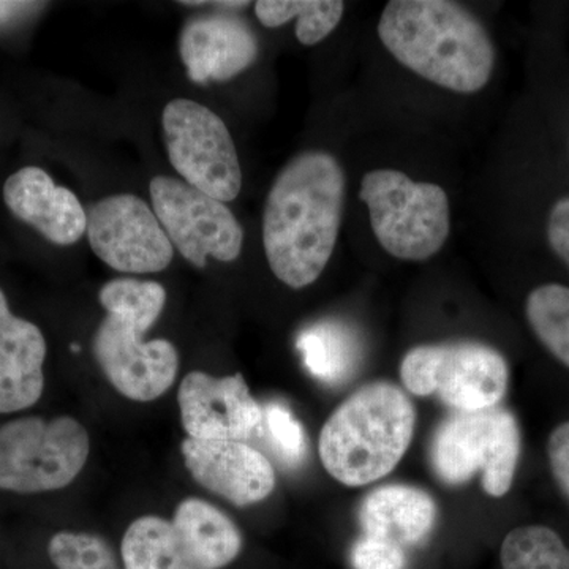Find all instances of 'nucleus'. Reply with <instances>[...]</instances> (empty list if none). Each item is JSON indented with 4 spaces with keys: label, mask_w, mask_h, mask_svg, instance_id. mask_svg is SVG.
<instances>
[{
    "label": "nucleus",
    "mask_w": 569,
    "mask_h": 569,
    "mask_svg": "<svg viewBox=\"0 0 569 569\" xmlns=\"http://www.w3.org/2000/svg\"><path fill=\"white\" fill-rule=\"evenodd\" d=\"M378 37L396 61L449 91H481L496 66V50L485 26L448 0L388 2Z\"/></svg>",
    "instance_id": "f03ea898"
},
{
    "label": "nucleus",
    "mask_w": 569,
    "mask_h": 569,
    "mask_svg": "<svg viewBox=\"0 0 569 569\" xmlns=\"http://www.w3.org/2000/svg\"><path fill=\"white\" fill-rule=\"evenodd\" d=\"M359 198L369 209L377 241L391 257L426 261L447 244L451 208L447 192L399 170L366 173Z\"/></svg>",
    "instance_id": "423d86ee"
},
{
    "label": "nucleus",
    "mask_w": 569,
    "mask_h": 569,
    "mask_svg": "<svg viewBox=\"0 0 569 569\" xmlns=\"http://www.w3.org/2000/svg\"><path fill=\"white\" fill-rule=\"evenodd\" d=\"M88 430L77 419L21 418L0 427V489L17 493L67 488L89 458Z\"/></svg>",
    "instance_id": "1a4fd4ad"
},
{
    "label": "nucleus",
    "mask_w": 569,
    "mask_h": 569,
    "mask_svg": "<svg viewBox=\"0 0 569 569\" xmlns=\"http://www.w3.org/2000/svg\"><path fill=\"white\" fill-rule=\"evenodd\" d=\"M503 569H569V549L549 527L509 531L501 545Z\"/></svg>",
    "instance_id": "4be33fe9"
},
{
    "label": "nucleus",
    "mask_w": 569,
    "mask_h": 569,
    "mask_svg": "<svg viewBox=\"0 0 569 569\" xmlns=\"http://www.w3.org/2000/svg\"><path fill=\"white\" fill-rule=\"evenodd\" d=\"M178 403L183 430L193 440L246 441L263 421V408L241 373L216 378L190 372L179 387Z\"/></svg>",
    "instance_id": "ddd939ff"
},
{
    "label": "nucleus",
    "mask_w": 569,
    "mask_h": 569,
    "mask_svg": "<svg viewBox=\"0 0 569 569\" xmlns=\"http://www.w3.org/2000/svg\"><path fill=\"white\" fill-rule=\"evenodd\" d=\"M86 231L93 253L116 271L152 274L173 261L174 247L156 212L134 194H114L93 204Z\"/></svg>",
    "instance_id": "f8f14e48"
},
{
    "label": "nucleus",
    "mask_w": 569,
    "mask_h": 569,
    "mask_svg": "<svg viewBox=\"0 0 569 569\" xmlns=\"http://www.w3.org/2000/svg\"><path fill=\"white\" fill-rule=\"evenodd\" d=\"M163 138L176 171L194 189L228 203L242 189V171L230 130L216 112L189 99L164 107Z\"/></svg>",
    "instance_id": "9d476101"
},
{
    "label": "nucleus",
    "mask_w": 569,
    "mask_h": 569,
    "mask_svg": "<svg viewBox=\"0 0 569 569\" xmlns=\"http://www.w3.org/2000/svg\"><path fill=\"white\" fill-rule=\"evenodd\" d=\"M149 193L164 233L187 261L204 268L208 258L238 260L244 231L227 204L170 176H156Z\"/></svg>",
    "instance_id": "9b49d317"
},
{
    "label": "nucleus",
    "mask_w": 569,
    "mask_h": 569,
    "mask_svg": "<svg viewBox=\"0 0 569 569\" xmlns=\"http://www.w3.org/2000/svg\"><path fill=\"white\" fill-rule=\"evenodd\" d=\"M260 427H264L269 445L276 449L280 459L290 466L302 462L307 452L305 427L295 418L290 408L280 402L266 403Z\"/></svg>",
    "instance_id": "b1692460"
},
{
    "label": "nucleus",
    "mask_w": 569,
    "mask_h": 569,
    "mask_svg": "<svg viewBox=\"0 0 569 569\" xmlns=\"http://www.w3.org/2000/svg\"><path fill=\"white\" fill-rule=\"evenodd\" d=\"M43 3L36 2H10V0H0V26L10 24V22L20 20L24 14L32 13Z\"/></svg>",
    "instance_id": "cd10ccee"
},
{
    "label": "nucleus",
    "mask_w": 569,
    "mask_h": 569,
    "mask_svg": "<svg viewBox=\"0 0 569 569\" xmlns=\"http://www.w3.org/2000/svg\"><path fill=\"white\" fill-rule=\"evenodd\" d=\"M179 51L193 82L228 81L257 61L258 39L239 18L204 14L187 22Z\"/></svg>",
    "instance_id": "dca6fc26"
},
{
    "label": "nucleus",
    "mask_w": 569,
    "mask_h": 569,
    "mask_svg": "<svg viewBox=\"0 0 569 569\" xmlns=\"http://www.w3.org/2000/svg\"><path fill=\"white\" fill-rule=\"evenodd\" d=\"M548 239L553 252L569 266V197L561 198L550 209Z\"/></svg>",
    "instance_id": "bb28decb"
},
{
    "label": "nucleus",
    "mask_w": 569,
    "mask_h": 569,
    "mask_svg": "<svg viewBox=\"0 0 569 569\" xmlns=\"http://www.w3.org/2000/svg\"><path fill=\"white\" fill-rule=\"evenodd\" d=\"M355 569H406L403 549L383 539L362 537L351 549Z\"/></svg>",
    "instance_id": "393cba45"
},
{
    "label": "nucleus",
    "mask_w": 569,
    "mask_h": 569,
    "mask_svg": "<svg viewBox=\"0 0 569 569\" xmlns=\"http://www.w3.org/2000/svg\"><path fill=\"white\" fill-rule=\"evenodd\" d=\"M550 470L569 500V421L552 430L548 441Z\"/></svg>",
    "instance_id": "a878e982"
},
{
    "label": "nucleus",
    "mask_w": 569,
    "mask_h": 569,
    "mask_svg": "<svg viewBox=\"0 0 569 569\" xmlns=\"http://www.w3.org/2000/svg\"><path fill=\"white\" fill-rule=\"evenodd\" d=\"M233 520L200 498H187L173 520L142 516L123 535L126 569H222L239 556Z\"/></svg>",
    "instance_id": "39448f33"
},
{
    "label": "nucleus",
    "mask_w": 569,
    "mask_h": 569,
    "mask_svg": "<svg viewBox=\"0 0 569 569\" xmlns=\"http://www.w3.org/2000/svg\"><path fill=\"white\" fill-rule=\"evenodd\" d=\"M403 387L415 396L436 395L456 411L497 407L508 391L507 359L479 342L411 348L400 365Z\"/></svg>",
    "instance_id": "6e6552de"
},
{
    "label": "nucleus",
    "mask_w": 569,
    "mask_h": 569,
    "mask_svg": "<svg viewBox=\"0 0 569 569\" xmlns=\"http://www.w3.org/2000/svg\"><path fill=\"white\" fill-rule=\"evenodd\" d=\"M48 552L58 569H121L110 545L97 535L61 531L51 538Z\"/></svg>",
    "instance_id": "5701e85b"
},
{
    "label": "nucleus",
    "mask_w": 569,
    "mask_h": 569,
    "mask_svg": "<svg viewBox=\"0 0 569 569\" xmlns=\"http://www.w3.org/2000/svg\"><path fill=\"white\" fill-rule=\"evenodd\" d=\"M358 519L365 537L383 539L403 549L429 537L437 519V505L422 489L389 485L367 493Z\"/></svg>",
    "instance_id": "a211bd4d"
},
{
    "label": "nucleus",
    "mask_w": 569,
    "mask_h": 569,
    "mask_svg": "<svg viewBox=\"0 0 569 569\" xmlns=\"http://www.w3.org/2000/svg\"><path fill=\"white\" fill-rule=\"evenodd\" d=\"M3 201L21 222L56 246H71L88 230V213L77 194L56 186L47 171L26 167L3 183Z\"/></svg>",
    "instance_id": "2eb2a0df"
},
{
    "label": "nucleus",
    "mask_w": 569,
    "mask_h": 569,
    "mask_svg": "<svg viewBox=\"0 0 569 569\" xmlns=\"http://www.w3.org/2000/svg\"><path fill=\"white\" fill-rule=\"evenodd\" d=\"M346 3L337 0H260L254 14L266 28H280L296 21V37L306 47L320 43L342 20Z\"/></svg>",
    "instance_id": "aec40b11"
},
{
    "label": "nucleus",
    "mask_w": 569,
    "mask_h": 569,
    "mask_svg": "<svg viewBox=\"0 0 569 569\" xmlns=\"http://www.w3.org/2000/svg\"><path fill=\"white\" fill-rule=\"evenodd\" d=\"M47 340L31 321L11 313L0 290V413L36 406L43 395Z\"/></svg>",
    "instance_id": "f3484780"
},
{
    "label": "nucleus",
    "mask_w": 569,
    "mask_h": 569,
    "mask_svg": "<svg viewBox=\"0 0 569 569\" xmlns=\"http://www.w3.org/2000/svg\"><path fill=\"white\" fill-rule=\"evenodd\" d=\"M99 301L107 317L93 336V356L104 377L127 399H159L173 387L179 355L168 340L144 342V335L163 312L167 291L157 282L116 279L100 290Z\"/></svg>",
    "instance_id": "7ed1b4c3"
},
{
    "label": "nucleus",
    "mask_w": 569,
    "mask_h": 569,
    "mask_svg": "<svg viewBox=\"0 0 569 569\" xmlns=\"http://www.w3.org/2000/svg\"><path fill=\"white\" fill-rule=\"evenodd\" d=\"M526 313L539 342L569 369V288L560 283L535 288Z\"/></svg>",
    "instance_id": "412c9836"
},
{
    "label": "nucleus",
    "mask_w": 569,
    "mask_h": 569,
    "mask_svg": "<svg viewBox=\"0 0 569 569\" xmlns=\"http://www.w3.org/2000/svg\"><path fill=\"white\" fill-rule=\"evenodd\" d=\"M346 174L323 151L299 153L277 176L263 212V246L277 279L299 290L316 282L335 253Z\"/></svg>",
    "instance_id": "f257e3e1"
},
{
    "label": "nucleus",
    "mask_w": 569,
    "mask_h": 569,
    "mask_svg": "<svg viewBox=\"0 0 569 569\" xmlns=\"http://www.w3.org/2000/svg\"><path fill=\"white\" fill-rule=\"evenodd\" d=\"M181 451L194 481L236 507L260 503L276 488L274 468L244 441L186 438Z\"/></svg>",
    "instance_id": "4468645a"
},
{
    "label": "nucleus",
    "mask_w": 569,
    "mask_h": 569,
    "mask_svg": "<svg viewBox=\"0 0 569 569\" xmlns=\"http://www.w3.org/2000/svg\"><path fill=\"white\" fill-rule=\"evenodd\" d=\"M417 411L406 392L373 381L348 397L321 429L318 452L332 478L359 488L387 477L406 456Z\"/></svg>",
    "instance_id": "20e7f679"
},
{
    "label": "nucleus",
    "mask_w": 569,
    "mask_h": 569,
    "mask_svg": "<svg viewBox=\"0 0 569 569\" xmlns=\"http://www.w3.org/2000/svg\"><path fill=\"white\" fill-rule=\"evenodd\" d=\"M520 456L518 419L503 407L456 411L436 430L430 463L440 481L459 486L482 473L490 497L507 496Z\"/></svg>",
    "instance_id": "0eeeda50"
},
{
    "label": "nucleus",
    "mask_w": 569,
    "mask_h": 569,
    "mask_svg": "<svg viewBox=\"0 0 569 569\" xmlns=\"http://www.w3.org/2000/svg\"><path fill=\"white\" fill-rule=\"evenodd\" d=\"M298 350L313 377L326 385L346 383L359 365L356 337L339 321H320L298 337Z\"/></svg>",
    "instance_id": "6ab92c4d"
}]
</instances>
